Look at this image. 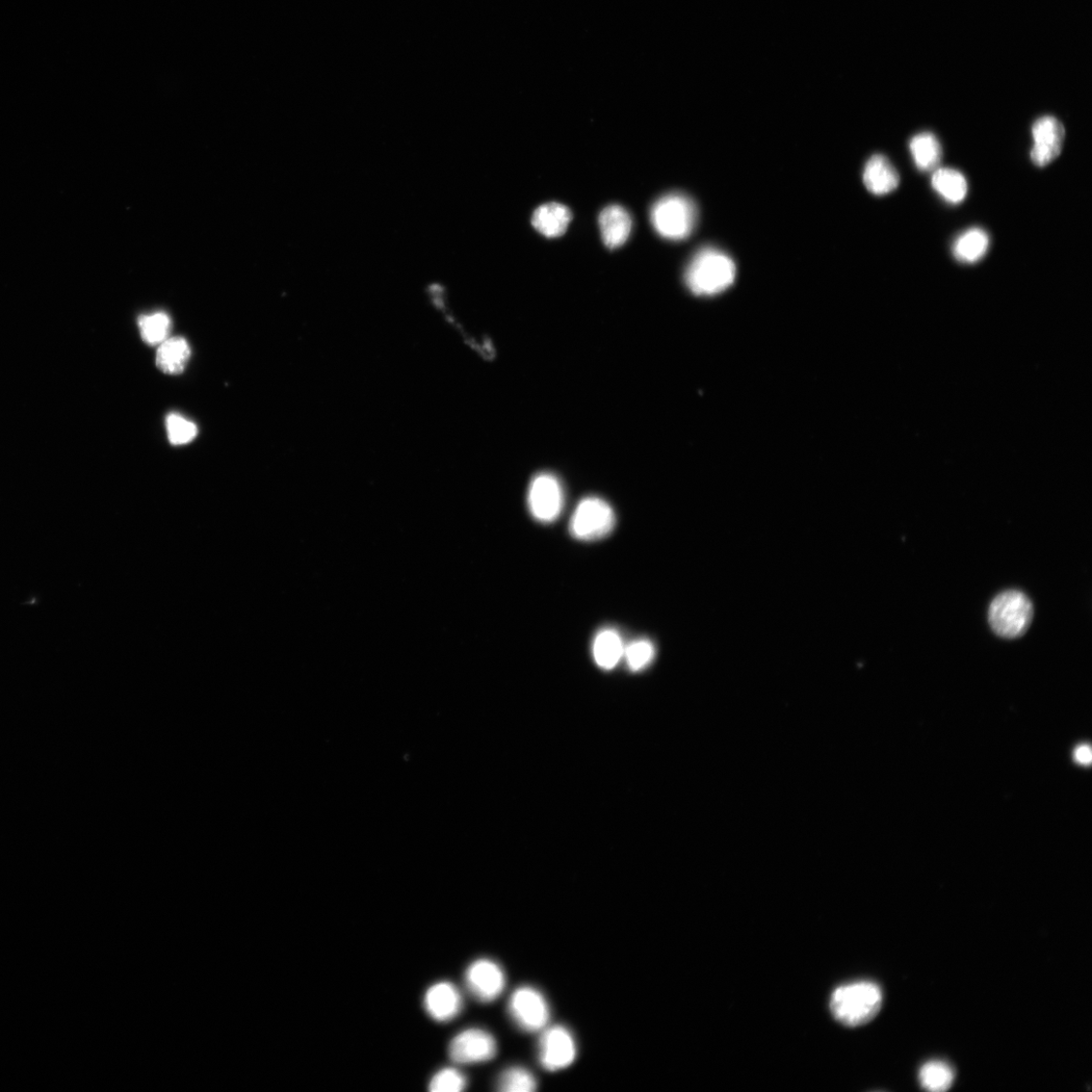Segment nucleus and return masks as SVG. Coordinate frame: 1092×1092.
I'll use <instances>...</instances> for the list:
<instances>
[{"mask_svg": "<svg viewBox=\"0 0 1092 1092\" xmlns=\"http://www.w3.org/2000/svg\"><path fill=\"white\" fill-rule=\"evenodd\" d=\"M737 276L734 260L713 247L699 250L685 274L690 291L697 296H715L731 287Z\"/></svg>", "mask_w": 1092, "mask_h": 1092, "instance_id": "1", "label": "nucleus"}, {"mask_svg": "<svg viewBox=\"0 0 1092 1092\" xmlns=\"http://www.w3.org/2000/svg\"><path fill=\"white\" fill-rule=\"evenodd\" d=\"M882 1005V993L873 982L861 981L843 985L830 999V1010L844 1026L861 1027L872 1021Z\"/></svg>", "mask_w": 1092, "mask_h": 1092, "instance_id": "2", "label": "nucleus"}, {"mask_svg": "<svg viewBox=\"0 0 1092 1092\" xmlns=\"http://www.w3.org/2000/svg\"><path fill=\"white\" fill-rule=\"evenodd\" d=\"M651 221L662 237L673 241L686 239L696 226V205L685 195L670 194L654 204Z\"/></svg>", "mask_w": 1092, "mask_h": 1092, "instance_id": "3", "label": "nucleus"}, {"mask_svg": "<svg viewBox=\"0 0 1092 1092\" xmlns=\"http://www.w3.org/2000/svg\"><path fill=\"white\" fill-rule=\"evenodd\" d=\"M1033 616V604L1020 591L1000 594L988 612L993 631L1004 638H1017L1026 634Z\"/></svg>", "mask_w": 1092, "mask_h": 1092, "instance_id": "4", "label": "nucleus"}, {"mask_svg": "<svg viewBox=\"0 0 1092 1092\" xmlns=\"http://www.w3.org/2000/svg\"><path fill=\"white\" fill-rule=\"evenodd\" d=\"M615 522V514L608 503L590 497L578 505L570 519L569 531L579 540L594 541L611 533Z\"/></svg>", "mask_w": 1092, "mask_h": 1092, "instance_id": "5", "label": "nucleus"}, {"mask_svg": "<svg viewBox=\"0 0 1092 1092\" xmlns=\"http://www.w3.org/2000/svg\"><path fill=\"white\" fill-rule=\"evenodd\" d=\"M508 1010L515 1025L528 1033L541 1032L551 1018L548 1001L531 986L517 988L509 1000Z\"/></svg>", "mask_w": 1092, "mask_h": 1092, "instance_id": "6", "label": "nucleus"}, {"mask_svg": "<svg viewBox=\"0 0 1092 1092\" xmlns=\"http://www.w3.org/2000/svg\"><path fill=\"white\" fill-rule=\"evenodd\" d=\"M538 1042V1059L545 1071L556 1073L569 1068L577 1057V1044L563 1026L543 1029Z\"/></svg>", "mask_w": 1092, "mask_h": 1092, "instance_id": "7", "label": "nucleus"}, {"mask_svg": "<svg viewBox=\"0 0 1092 1092\" xmlns=\"http://www.w3.org/2000/svg\"><path fill=\"white\" fill-rule=\"evenodd\" d=\"M528 507L538 522H555L564 507V491L560 481L551 474L536 476L529 487Z\"/></svg>", "mask_w": 1092, "mask_h": 1092, "instance_id": "8", "label": "nucleus"}, {"mask_svg": "<svg viewBox=\"0 0 1092 1092\" xmlns=\"http://www.w3.org/2000/svg\"><path fill=\"white\" fill-rule=\"evenodd\" d=\"M498 1052L495 1037L482 1029H467L450 1043L449 1054L457 1064H479L491 1060Z\"/></svg>", "mask_w": 1092, "mask_h": 1092, "instance_id": "9", "label": "nucleus"}, {"mask_svg": "<svg viewBox=\"0 0 1092 1092\" xmlns=\"http://www.w3.org/2000/svg\"><path fill=\"white\" fill-rule=\"evenodd\" d=\"M465 984L472 996L482 1002L496 1001L504 992L506 976L502 967L489 959H479L465 971Z\"/></svg>", "mask_w": 1092, "mask_h": 1092, "instance_id": "10", "label": "nucleus"}, {"mask_svg": "<svg viewBox=\"0 0 1092 1092\" xmlns=\"http://www.w3.org/2000/svg\"><path fill=\"white\" fill-rule=\"evenodd\" d=\"M1032 134L1034 146L1031 150V160L1036 166H1047L1062 152L1065 127L1056 118L1046 116L1034 123Z\"/></svg>", "mask_w": 1092, "mask_h": 1092, "instance_id": "11", "label": "nucleus"}, {"mask_svg": "<svg viewBox=\"0 0 1092 1092\" xmlns=\"http://www.w3.org/2000/svg\"><path fill=\"white\" fill-rule=\"evenodd\" d=\"M424 1007L431 1019L447 1023L459 1015L462 997L455 985L441 981L428 988L424 997Z\"/></svg>", "mask_w": 1092, "mask_h": 1092, "instance_id": "12", "label": "nucleus"}, {"mask_svg": "<svg viewBox=\"0 0 1092 1092\" xmlns=\"http://www.w3.org/2000/svg\"><path fill=\"white\" fill-rule=\"evenodd\" d=\"M863 181L871 194L886 196L898 188L900 176L886 156L877 154L868 161L863 172Z\"/></svg>", "mask_w": 1092, "mask_h": 1092, "instance_id": "13", "label": "nucleus"}, {"mask_svg": "<svg viewBox=\"0 0 1092 1092\" xmlns=\"http://www.w3.org/2000/svg\"><path fill=\"white\" fill-rule=\"evenodd\" d=\"M601 236L604 244L616 249L626 243L631 236L632 217L622 206L613 204L605 207L600 217Z\"/></svg>", "mask_w": 1092, "mask_h": 1092, "instance_id": "14", "label": "nucleus"}, {"mask_svg": "<svg viewBox=\"0 0 1092 1092\" xmlns=\"http://www.w3.org/2000/svg\"><path fill=\"white\" fill-rule=\"evenodd\" d=\"M570 220L571 214L565 205L549 202L542 204L534 212L532 224L545 237L556 238L566 231Z\"/></svg>", "mask_w": 1092, "mask_h": 1092, "instance_id": "15", "label": "nucleus"}, {"mask_svg": "<svg viewBox=\"0 0 1092 1092\" xmlns=\"http://www.w3.org/2000/svg\"><path fill=\"white\" fill-rule=\"evenodd\" d=\"M191 347L185 338H168L161 345L156 364L164 374L175 376L184 373L191 358Z\"/></svg>", "mask_w": 1092, "mask_h": 1092, "instance_id": "16", "label": "nucleus"}, {"mask_svg": "<svg viewBox=\"0 0 1092 1092\" xmlns=\"http://www.w3.org/2000/svg\"><path fill=\"white\" fill-rule=\"evenodd\" d=\"M917 167L922 171H929L937 167L942 160V146L931 133H922L915 136L909 143Z\"/></svg>", "mask_w": 1092, "mask_h": 1092, "instance_id": "17", "label": "nucleus"}, {"mask_svg": "<svg viewBox=\"0 0 1092 1092\" xmlns=\"http://www.w3.org/2000/svg\"><path fill=\"white\" fill-rule=\"evenodd\" d=\"M593 654L598 666L604 670H612L617 666L624 654L622 639L617 632L605 630L595 638Z\"/></svg>", "mask_w": 1092, "mask_h": 1092, "instance_id": "18", "label": "nucleus"}, {"mask_svg": "<svg viewBox=\"0 0 1092 1092\" xmlns=\"http://www.w3.org/2000/svg\"><path fill=\"white\" fill-rule=\"evenodd\" d=\"M931 185L946 200L959 203L967 195L968 186L964 174L951 168H941L935 171L931 178Z\"/></svg>", "mask_w": 1092, "mask_h": 1092, "instance_id": "19", "label": "nucleus"}, {"mask_svg": "<svg viewBox=\"0 0 1092 1092\" xmlns=\"http://www.w3.org/2000/svg\"><path fill=\"white\" fill-rule=\"evenodd\" d=\"M988 245L990 238L987 234L979 228H973L956 240L954 254L960 262L974 264L986 254Z\"/></svg>", "mask_w": 1092, "mask_h": 1092, "instance_id": "20", "label": "nucleus"}, {"mask_svg": "<svg viewBox=\"0 0 1092 1092\" xmlns=\"http://www.w3.org/2000/svg\"><path fill=\"white\" fill-rule=\"evenodd\" d=\"M138 325L143 342L150 346H161L167 341L172 327L171 320L164 311L141 316Z\"/></svg>", "mask_w": 1092, "mask_h": 1092, "instance_id": "21", "label": "nucleus"}, {"mask_svg": "<svg viewBox=\"0 0 1092 1092\" xmlns=\"http://www.w3.org/2000/svg\"><path fill=\"white\" fill-rule=\"evenodd\" d=\"M955 1078L951 1066L942 1061H931L924 1065L920 1074L923 1087L928 1091L942 1092L948 1090Z\"/></svg>", "mask_w": 1092, "mask_h": 1092, "instance_id": "22", "label": "nucleus"}, {"mask_svg": "<svg viewBox=\"0 0 1092 1092\" xmlns=\"http://www.w3.org/2000/svg\"><path fill=\"white\" fill-rule=\"evenodd\" d=\"M537 1084L535 1076L519 1066L504 1071L497 1081L498 1089L503 1092H530L537 1088Z\"/></svg>", "mask_w": 1092, "mask_h": 1092, "instance_id": "23", "label": "nucleus"}, {"mask_svg": "<svg viewBox=\"0 0 1092 1092\" xmlns=\"http://www.w3.org/2000/svg\"><path fill=\"white\" fill-rule=\"evenodd\" d=\"M168 439L173 446L190 444L197 434L198 427L195 423L181 418L180 415L170 414L166 419Z\"/></svg>", "mask_w": 1092, "mask_h": 1092, "instance_id": "24", "label": "nucleus"}, {"mask_svg": "<svg viewBox=\"0 0 1092 1092\" xmlns=\"http://www.w3.org/2000/svg\"><path fill=\"white\" fill-rule=\"evenodd\" d=\"M467 1085L466 1077L455 1069H444L439 1071L429 1082V1090L432 1092H458L462 1091Z\"/></svg>", "mask_w": 1092, "mask_h": 1092, "instance_id": "25", "label": "nucleus"}, {"mask_svg": "<svg viewBox=\"0 0 1092 1092\" xmlns=\"http://www.w3.org/2000/svg\"><path fill=\"white\" fill-rule=\"evenodd\" d=\"M628 664L633 671H640L651 664L655 657L654 644L646 639L633 642L624 649Z\"/></svg>", "mask_w": 1092, "mask_h": 1092, "instance_id": "26", "label": "nucleus"}, {"mask_svg": "<svg viewBox=\"0 0 1092 1092\" xmlns=\"http://www.w3.org/2000/svg\"><path fill=\"white\" fill-rule=\"evenodd\" d=\"M1075 761L1081 765H1088L1091 762V749L1087 746H1080L1076 748L1074 753Z\"/></svg>", "mask_w": 1092, "mask_h": 1092, "instance_id": "27", "label": "nucleus"}]
</instances>
